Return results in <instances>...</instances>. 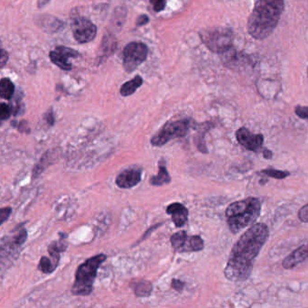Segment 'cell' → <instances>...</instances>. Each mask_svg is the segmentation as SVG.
I'll list each match as a JSON object with an SVG mask.
<instances>
[{
  "instance_id": "1",
  "label": "cell",
  "mask_w": 308,
  "mask_h": 308,
  "mask_svg": "<svg viewBox=\"0 0 308 308\" xmlns=\"http://www.w3.org/2000/svg\"><path fill=\"white\" fill-rule=\"evenodd\" d=\"M269 228L264 223L253 224L233 246L224 275L229 280L241 282L251 275L254 261L268 241Z\"/></svg>"
},
{
  "instance_id": "2",
  "label": "cell",
  "mask_w": 308,
  "mask_h": 308,
  "mask_svg": "<svg viewBox=\"0 0 308 308\" xmlns=\"http://www.w3.org/2000/svg\"><path fill=\"white\" fill-rule=\"evenodd\" d=\"M284 8V0H258L248 21L249 35L257 40L269 37L277 28Z\"/></svg>"
},
{
  "instance_id": "3",
  "label": "cell",
  "mask_w": 308,
  "mask_h": 308,
  "mask_svg": "<svg viewBox=\"0 0 308 308\" xmlns=\"http://www.w3.org/2000/svg\"><path fill=\"white\" fill-rule=\"evenodd\" d=\"M261 201L258 198L249 197L235 201L226 210V218L229 229L238 233L257 221L261 214Z\"/></svg>"
},
{
  "instance_id": "4",
  "label": "cell",
  "mask_w": 308,
  "mask_h": 308,
  "mask_svg": "<svg viewBox=\"0 0 308 308\" xmlns=\"http://www.w3.org/2000/svg\"><path fill=\"white\" fill-rule=\"evenodd\" d=\"M106 259V255L99 254L84 261L80 266L75 273V281L71 288L72 295L85 296L92 292L98 269Z\"/></svg>"
},
{
  "instance_id": "5",
  "label": "cell",
  "mask_w": 308,
  "mask_h": 308,
  "mask_svg": "<svg viewBox=\"0 0 308 308\" xmlns=\"http://www.w3.org/2000/svg\"><path fill=\"white\" fill-rule=\"evenodd\" d=\"M207 48L218 54H224L233 48V33L227 28H212L200 33Z\"/></svg>"
},
{
  "instance_id": "6",
  "label": "cell",
  "mask_w": 308,
  "mask_h": 308,
  "mask_svg": "<svg viewBox=\"0 0 308 308\" xmlns=\"http://www.w3.org/2000/svg\"><path fill=\"white\" fill-rule=\"evenodd\" d=\"M190 121L188 119L176 120L166 123L162 130L151 139V145L154 146H162L172 139L183 138L189 130Z\"/></svg>"
},
{
  "instance_id": "7",
  "label": "cell",
  "mask_w": 308,
  "mask_h": 308,
  "mask_svg": "<svg viewBox=\"0 0 308 308\" xmlns=\"http://www.w3.org/2000/svg\"><path fill=\"white\" fill-rule=\"evenodd\" d=\"M148 49L143 43L133 42L127 44L124 52V67L127 71H134L146 59Z\"/></svg>"
},
{
  "instance_id": "8",
  "label": "cell",
  "mask_w": 308,
  "mask_h": 308,
  "mask_svg": "<svg viewBox=\"0 0 308 308\" xmlns=\"http://www.w3.org/2000/svg\"><path fill=\"white\" fill-rule=\"evenodd\" d=\"M72 34L76 41L81 44L89 43L94 39L97 35V28L90 20L79 17L71 24Z\"/></svg>"
},
{
  "instance_id": "9",
  "label": "cell",
  "mask_w": 308,
  "mask_h": 308,
  "mask_svg": "<svg viewBox=\"0 0 308 308\" xmlns=\"http://www.w3.org/2000/svg\"><path fill=\"white\" fill-rule=\"evenodd\" d=\"M236 139L241 146L249 151H257L263 145L264 138L261 134H253L246 127H241L236 132Z\"/></svg>"
},
{
  "instance_id": "10",
  "label": "cell",
  "mask_w": 308,
  "mask_h": 308,
  "mask_svg": "<svg viewBox=\"0 0 308 308\" xmlns=\"http://www.w3.org/2000/svg\"><path fill=\"white\" fill-rule=\"evenodd\" d=\"M79 56V54L71 48L59 46L55 51L50 53V58L52 63H55L56 66L64 71L71 70V64L68 62L69 58H73Z\"/></svg>"
},
{
  "instance_id": "11",
  "label": "cell",
  "mask_w": 308,
  "mask_h": 308,
  "mask_svg": "<svg viewBox=\"0 0 308 308\" xmlns=\"http://www.w3.org/2000/svg\"><path fill=\"white\" fill-rule=\"evenodd\" d=\"M141 174V169L137 167L124 170L116 178V184L119 188L130 189L140 183Z\"/></svg>"
},
{
  "instance_id": "12",
  "label": "cell",
  "mask_w": 308,
  "mask_h": 308,
  "mask_svg": "<svg viewBox=\"0 0 308 308\" xmlns=\"http://www.w3.org/2000/svg\"><path fill=\"white\" fill-rule=\"evenodd\" d=\"M166 213L172 216V221H174V225L181 228L185 225L188 220V210L185 206L179 202H174L167 206Z\"/></svg>"
},
{
  "instance_id": "13",
  "label": "cell",
  "mask_w": 308,
  "mask_h": 308,
  "mask_svg": "<svg viewBox=\"0 0 308 308\" xmlns=\"http://www.w3.org/2000/svg\"><path fill=\"white\" fill-rule=\"evenodd\" d=\"M308 258V243L301 246L291 253L283 261V267L285 269H292L296 266L302 263Z\"/></svg>"
},
{
  "instance_id": "14",
  "label": "cell",
  "mask_w": 308,
  "mask_h": 308,
  "mask_svg": "<svg viewBox=\"0 0 308 308\" xmlns=\"http://www.w3.org/2000/svg\"><path fill=\"white\" fill-rule=\"evenodd\" d=\"M171 182V177L167 172V168L162 163L159 165V172L157 175L152 176L150 179V184L152 186H161L163 185H167Z\"/></svg>"
},
{
  "instance_id": "15",
  "label": "cell",
  "mask_w": 308,
  "mask_h": 308,
  "mask_svg": "<svg viewBox=\"0 0 308 308\" xmlns=\"http://www.w3.org/2000/svg\"><path fill=\"white\" fill-rule=\"evenodd\" d=\"M142 78L140 76H136L134 79H132L130 82L123 84L122 87L120 89V94L125 96V97L133 94L135 91L138 90V88L142 85Z\"/></svg>"
},
{
  "instance_id": "16",
  "label": "cell",
  "mask_w": 308,
  "mask_h": 308,
  "mask_svg": "<svg viewBox=\"0 0 308 308\" xmlns=\"http://www.w3.org/2000/svg\"><path fill=\"white\" fill-rule=\"evenodd\" d=\"M204 243L200 236H192L187 239L182 251H200L203 249Z\"/></svg>"
},
{
  "instance_id": "17",
  "label": "cell",
  "mask_w": 308,
  "mask_h": 308,
  "mask_svg": "<svg viewBox=\"0 0 308 308\" xmlns=\"http://www.w3.org/2000/svg\"><path fill=\"white\" fill-rule=\"evenodd\" d=\"M187 239H188V236H187L186 232L180 230V232H177V233H174L171 236L170 241H171L172 247L175 250H182L184 246L186 245Z\"/></svg>"
},
{
  "instance_id": "18",
  "label": "cell",
  "mask_w": 308,
  "mask_h": 308,
  "mask_svg": "<svg viewBox=\"0 0 308 308\" xmlns=\"http://www.w3.org/2000/svg\"><path fill=\"white\" fill-rule=\"evenodd\" d=\"M132 288L134 289L136 296H139V297H146V296H150L152 289H153L152 284L149 281H140V282L136 283V285Z\"/></svg>"
},
{
  "instance_id": "19",
  "label": "cell",
  "mask_w": 308,
  "mask_h": 308,
  "mask_svg": "<svg viewBox=\"0 0 308 308\" xmlns=\"http://www.w3.org/2000/svg\"><path fill=\"white\" fill-rule=\"evenodd\" d=\"M15 91V86L9 79L4 78L0 83V95L1 98L5 99H10L12 98Z\"/></svg>"
},
{
  "instance_id": "20",
  "label": "cell",
  "mask_w": 308,
  "mask_h": 308,
  "mask_svg": "<svg viewBox=\"0 0 308 308\" xmlns=\"http://www.w3.org/2000/svg\"><path fill=\"white\" fill-rule=\"evenodd\" d=\"M116 47H117V44H116L113 36H105L102 44H101V50H102L101 58L110 56Z\"/></svg>"
},
{
  "instance_id": "21",
  "label": "cell",
  "mask_w": 308,
  "mask_h": 308,
  "mask_svg": "<svg viewBox=\"0 0 308 308\" xmlns=\"http://www.w3.org/2000/svg\"><path fill=\"white\" fill-rule=\"evenodd\" d=\"M57 263H56L55 261H53L47 257H42L41 261H40L39 265H38V269L41 270L42 272L52 273L55 269L57 268Z\"/></svg>"
},
{
  "instance_id": "22",
  "label": "cell",
  "mask_w": 308,
  "mask_h": 308,
  "mask_svg": "<svg viewBox=\"0 0 308 308\" xmlns=\"http://www.w3.org/2000/svg\"><path fill=\"white\" fill-rule=\"evenodd\" d=\"M261 173L268 175V176L276 178V179H283V178L289 176V174H290L289 172H284V171H279V170L275 169L262 170Z\"/></svg>"
},
{
  "instance_id": "23",
  "label": "cell",
  "mask_w": 308,
  "mask_h": 308,
  "mask_svg": "<svg viewBox=\"0 0 308 308\" xmlns=\"http://www.w3.org/2000/svg\"><path fill=\"white\" fill-rule=\"evenodd\" d=\"M27 239H28V233L25 229H22L14 238L13 243L15 244V246L23 245L24 241H27Z\"/></svg>"
},
{
  "instance_id": "24",
  "label": "cell",
  "mask_w": 308,
  "mask_h": 308,
  "mask_svg": "<svg viewBox=\"0 0 308 308\" xmlns=\"http://www.w3.org/2000/svg\"><path fill=\"white\" fill-rule=\"evenodd\" d=\"M11 108L9 107V105L6 103H2L0 106V118L1 120H6L8 119L10 115H11Z\"/></svg>"
},
{
  "instance_id": "25",
  "label": "cell",
  "mask_w": 308,
  "mask_h": 308,
  "mask_svg": "<svg viewBox=\"0 0 308 308\" xmlns=\"http://www.w3.org/2000/svg\"><path fill=\"white\" fill-rule=\"evenodd\" d=\"M150 3L156 12H160L166 8V0H150Z\"/></svg>"
},
{
  "instance_id": "26",
  "label": "cell",
  "mask_w": 308,
  "mask_h": 308,
  "mask_svg": "<svg viewBox=\"0 0 308 308\" xmlns=\"http://www.w3.org/2000/svg\"><path fill=\"white\" fill-rule=\"evenodd\" d=\"M12 213V209L10 207H5L0 210V221L1 223H4L8 220L10 214Z\"/></svg>"
},
{
  "instance_id": "27",
  "label": "cell",
  "mask_w": 308,
  "mask_h": 308,
  "mask_svg": "<svg viewBox=\"0 0 308 308\" xmlns=\"http://www.w3.org/2000/svg\"><path fill=\"white\" fill-rule=\"evenodd\" d=\"M295 112L301 119H308V107L297 106L295 109Z\"/></svg>"
},
{
  "instance_id": "28",
  "label": "cell",
  "mask_w": 308,
  "mask_h": 308,
  "mask_svg": "<svg viewBox=\"0 0 308 308\" xmlns=\"http://www.w3.org/2000/svg\"><path fill=\"white\" fill-rule=\"evenodd\" d=\"M298 218L303 222H308V204H305L299 210Z\"/></svg>"
},
{
  "instance_id": "29",
  "label": "cell",
  "mask_w": 308,
  "mask_h": 308,
  "mask_svg": "<svg viewBox=\"0 0 308 308\" xmlns=\"http://www.w3.org/2000/svg\"><path fill=\"white\" fill-rule=\"evenodd\" d=\"M185 287V283L179 279H173L172 280V288L178 292H181Z\"/></svg>"
},
{
  "instance_id": "30",
  "label": "cell",
  "mask_w": 308,
  "mask_h": 308,
  "mask_svg": "<svg viewBox=\"0 0 308 308\" xmlns=\"http://www.w3.org/2000/svg\"><path fill=\"white\" fill-rule=\"evenodd\" d=\"M0 64H1V67H4L5 64L8 62V55L7 52L5 51L4 49L1 50V56H0Z\"/></svg>"
},
{
  "instance_id": "31",
  "label": "cell",
  "mask_w": 308,
  "mask_h": 308,
  "mask_svg": "<svg viewBox=\"0 0 308 308\" xmlns=\"http://www.w3.org/2000/svg\"><path fill=\"white\" fill-rule=\"evenodd\" d=\"M18 131L20 132H23V133H29L30 132V129L28 126V122L27 121L20 122L19 126H18Z\"/></svg>"
},
{
  "instance_id": "32",
  "label": "cell",
  "mask_w": 308,
  "mask_h": 308,
  "mask_svg": "<svg viewBox=\"0 0 308 308\" xmlns=\"http://www.w3.org/2000/svg\"><path fill=\"white\" fill-rule=\"evenodd\" d=\"M45 119H46V122L48 123L49 126H53L54 123H55V118H54V114L52 111H49L47 114L45 115Z\"/></svg>"
},
{
  "instance_id": "33",
  "label": "cell",
  "mask_w": 308,
  "mask_h": 308,
  "mask_svg": "<svg viewBox=\"0 0 308 308\" xmlns=\"http://www.w3.org/2000/svg\"><path fill=\"white\" fill-rule=\"evenodd\" d=\"M147 22H148V17L146 15H142V16H139V19L137 21V24L139 27H141V25L146 24Z\"/></svg>"
},
{
  "instance_id": "34",
  "label": "cell",
  "mask_w": 308,
  "mask_h": 308,
  "mask_svg": "<svg viewBox=\"0 0 308 308\" xmlns=\"http://www.w3.org/2000/svg\"><path fill=\"white\" fill-rule=\"evenodd\" d=\"M161 225H162V224H159V223H158V224H156L154 227H151V228H149V229H148V230L146 232V234H144V235H143V237L141 238V240L139 241V242H140V241H143L144 239H146V238L147 237V236H148V235H149V234H150V233H152L153 230H155V229H157L158 227H159V226Z\"/></svg>"
},
{
  "instance_id": "35",
  "label": "cell",
  "mask_w": 308,
  "mask_h": 308,
  "mask_svg": "<svg viewBox=\"0 0 308 308\" xmlns=\"http://www.w3.org/2000/svg\"><path fill=\"white\" fill-rule=\"evenodd\" d=\"M263 155H264V157L266 158H272V153H271V151L266 150L263 152Z\"/></svg>"
},
{
  "instance_id": "36",
  "label": "cell",
  "mask_w": 308,
  "mask_h": 308,
  "mask_svg": "<svg viewBox=\"0 0 308 308\" xmlns=\"http://www.w3.org/2000/svg\"><path fill=\"white\" fill-rule=\"evenodd\" d=\"M49 0H42V2H43V4H45V3H47Z\"/></svg>"
},
{
  "instance_id": "37",
  "label": "cell",
  "mask_w": 308,
  "mask_h": 308,
  "mask_svg": "<svg viewBox=\"0 0 308 308\" xmlns=\"http://www.w3.org/2000/svg\"><path fill=\"white\" fill-rule=\"evenodd\" d=\"M307 75H308V70H307Z\"/></svg>"
}]
</instances>
